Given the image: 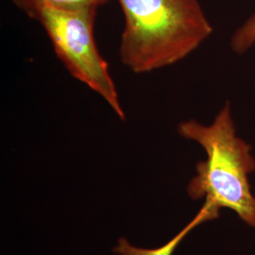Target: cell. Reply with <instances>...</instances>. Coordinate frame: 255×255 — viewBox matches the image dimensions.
Returning a JSON list of instances; mask_svg holds the SVG:
<instances>
[{
  "instance_id": "cell-1",
  "label": "cell",
  "mask_w": 255,
  "mask_h": 255,
  "mask_svg": "<svg viewBox=\"0 0 255 255\" xmlns=\"http://www.w3.org/2000/svg\"><path fill=\"white\" fill-rule=\"evenodd\" d=\"M117 1L124 17L119 58L132 73L181 62L213 32L198 0Z\"/></svg>"
},
{
  "instance_id": "cell-3",
  "label": "cell",
  "mask_w": 255,
  "mask_h": 255,
  "mask_svg": "<svg viewBox=\"0 0 255 255\" xmlns=\"http://www.w3.org/2000/svg\"><path fill=\"white\" fill-rule=\"evenodd\" d=\"M98 9H57L46 7L34 20L45 30L55 54L74 79L98 94L121 120L126 114L119 91L95 39Z\"/></svg>"
},
{
  "instance_id": "cell-4",
  "label": "cell",
  "mask_w": 255,
  "mask_h": 255,
  "mask_svg": "<svg viewBox=\"0 0 255 255\" xmlns=\"http://www.w3.org/2000/svg\"><path fill=\"white\" fill-rule=\"evenodd\" d=\"M219 215V210L214 207L208 201H204L203 206L195 216V218L171 240L164 244V246L157 249H141L130 245L127 239L121 238L119 239V243L114 249V251L116 254L119 255H172L175 249L179 246L182 239L191 231L202 224L203 222H206L211 219H217Z\"/></svg>"
},
{
  "instance_id": "cell-5",
  "label": "cell",
  "mask_w": 255,
  "mask_h": 255,
  "mask_svg": "<svg viewBox=\"0 0 255 255\" xmlns=\"http://www.w3.org/2000/svg\"><path fill=\"white\" fill-rule=\"evenodd\" d=\"M13 5L25 13L28 18L34 20L40 9L46 7L57 9H82L96 8L107 4L110 0H10Z\"/></svg>"
},
{
  "instance_id": "cell-6",
  "label": "cell",
  "mask_w": 255,
  "mask_h": 255,
  "mask_svg": "<svg viewBox=\"0 0 255 255\" xmlns=\"http://www.w3.org/2000/svg\"><path fill=\"white\" fill-rule=\"evenodd\" d=\"M255 44V14L247 19L231 38V47L237 54H243Z\"/></svg>"
},
{
  "instance_id": "cell-2",
  "label": "cell",
  "mask_w": 255,
  "mask_h": 255,
  "mask_svg": "<svg viewBox=\"0 0 255 255\" xmlns=\"http://www.w3.org/2000/svg\"><path fill=\"white\" fill-rule=\"evenodd\" d=\"M178 133L197 142L206 153V160L196 165L188 195L194 200L204 198L217 209L234 211L255 229V197L249 181L255 158L252 146L237 135L231 103H225L210 125L195 119L179 123Z\"/></svg>"
}]
</instances>
